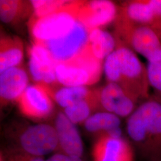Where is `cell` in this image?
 Instances as JSON below:
<instances>
[{"label":"cell","mask_w":161,"mask_h":161,"mask_svg":"<svg viewBox=\"0 0 161 161\" xmlns=\"http://www.w3.org/2000/svg\"><path fill=\"white\" fill-rule=\"evenodd\" d=\"M115 39V49L103 64L106 78L108 82L121 86L135 102L141 103L150 96L147 68L135 52L118 38Z\"/></svg>","instance_id":"1"},{"label":"cell","mask_w":161,"mask_h":161,"mask_svg":"<svg viewBox=\"0 0 161 161\" xmlns=\"http://www.w3.org/2000/svg\"><path fill=\"white\" fill-rule=\"evenodd\" d=\"M127 132L145 161H161V100L152 94L128 117Z\"/></svg>","instance_id":"2"},{"label":"cell","mask_w":161,"mask_h":161,"mask_svg":"<svg viewBox=\"0 0 161 161\" xmlns=\"http://www.w3.org/2000/svg\"><path fill=\"white\" fill-rule=\"evenodd\" d=\"M103 62L96 58L89 43L78 55L68 61L56 64L58 82L65 86H86L99 80Z\"/></svg>","instance_id":"3"},{"label":"cell","mask_w":161,"mask_h":161,"mask_svg":"<svg viewBox=\"0 0 161 161\" xmlns=\"http://www.w3.org/2000/svg\"><path fill=\"white\" fill-rule=\"evenodd\" d=\"M114 23V36L146 58L148 62L161 56V41L153 29L135 23L118 11Z\"/></svg>","instance_id":"4"},{"label":"cell","mask_w":161,"mask_h":161,"mask_svg":"<svg viewBox=\"0 0 161 161\" xmlns=\"http://www.w3.org/2000/svg\"><path fill=\"white\" fill-rule=\"evenodd\" d=\"M10 146L32 155L43 157L58 152L57 132L54 126L47 124L20 125L7 132Z\"/></svg>","instance_id":"5"},{"label":"cell","mask_w":161,"mask_h":161,"mask_svg":"<svg viewBox=\"0 0 161 161\" xmlns=\"http://www.w3.org/2000/svg\"><path fill=\"white\" fill-rule=\"evenodd\" d=\"M80 1H69L53 13L44 17H31L29 31L35 42H46L67 34L77 22L76 12Z\"/></svg>","instance_id":"6"},{"label":"cell","mask_w":161,"mask_h":161,"mask_svg":"<svg viewBox=\"0 0 161 161\" xmlns=\"http://www.w3.org/2000/svg\"><path fill=\"white\" fill-rule=\"evenodd\" d=\"M90 32L77 20L67 34L40 44L46 48L56 64L64 62L75 57L86 48L88 44Z\"/></svg>","instance_id":"7"},{"label":"cell","mask_w":161,"mask_h":161,"mask_svg":"<svg viewBox=\"0 0 161 161\" xmlns=\"http://www.w3.org/2000/svg\"><path fill=\"white\" fill-rule=\"evenodd\" d=\"M16 102L20 113L32 120L47 119L54 111V100L46 86L41 84L29 86Z\"/></svg>","instance_id":"8"},{"label":"cell","mask_w":161,"mask_h":161,"mask_svg":"<svg viewBox=\"0 0 161 161\" xmlns=\"http://www.w3.org/2000/svg\"><path fill=\"white\" fill-rule=\"evenodd\" d=\"M118 11L132 22L153 29L161 41V0L127 1Z\"/></svg>","instance_id":"9"},{"label":"cell","mask_w":161,"mask_h":161,"mask_svg":"<svg viewBox=\"0 0 161 161\" xmlns=\"http://www.w3.org/2000/svg\"><path fill=\"white\" fill-rule=\"evenodd\" d=\"M118 13V7L110 1H80L76 19L91 32L114 22Z\"/></svg>","instance_id":"10"},{"label":"cell","mask_w":161,"mask_h":161,"mask_svg":"<svg viewBox=\"0 0 161 161\" xmlns=\"http://www.w3.org/2000/svg\"><path fill=\"white\" fill-rule=\"evenodd\" d=\"M93 161H135L132 144L124 137L108 134L97 136L92 149Z\"/></svg>","instance_id":"11"},{"label":"cell","mask_w":161,"mask_h":161,"mask_svg":"<svg viewBox=\"0 0 161 161\" xmlns=\"http://www.w3.org/2000/svg\"><path fill=\"white\" fill-rule=\"evenodd\" d=\"M30 74L36 84L50 88L60 86L56 74V63L42 44L34 42L28 50Z\"/></svg>","instance_id":"12"},{"label":"cell","mask_w":161,"mask_h":161,"mask_svg":"<svg viewBox=\"0 0 161 161\" xmlns=\"http://www.w3.org/2000/svg\"><path fill=\"white\" fill-rule=\"evenodd\" d=\"M97 93L101 110L119 118L128 117L138 106L121 86L113 82L97 88Z\"/></svg>","instance_id":"13"},{"label":"cell","mask_w":161,"mask_h":161,"mask_svg":"<svg viewBox=\"0 0 161 161\" xmlns=\"http://www.w3.org/2000/svg\"><path fill=\"white\" fill-rule=\"evenodd\" d=\"M54 127L57 132L58 152L67 155L82 158L84 146L80 134L72 122L62 112L57 114Z\"/></svg>","instance_id":"14"},{"label":"cell","mask_w":161,"mask_h":161,"mask_svg":"<svg viewBox=\"0 0 161 161\" xmlns=\"http://www.w3.org/2000/svg\"><path fill=\"white\" fill-rule=\"evenodd\" d=\"M29 77L21 66L13 67L1 72L0 100L1 107L18 98L29 86Z\"/></svg>","instance_id":"15"},{"label":"cell","mask_w":161,"mask_h":161,"mask_svg":"<svg viewBox=\"0 0 161 161\" xmlns=\"http://www.w3.org/2000/svg\"><path fill=\"white\" fill-rule=\"evenodd\" d=\"M23 46L21 40L16 36L1 32L0 39V72L21 66L23 60Z\"/></svg>","instance_id":"16"},{"label":"cell","mask_w":161,"mask_h":161,"mask_svg":"<svg viewBox=\"0 0 161 161\" xmlns=\"http://www.w3.org/2000/svg\"><path fill=\"white\" fill-rule=\"evenodd\" d=\"M102 111L98 98L97 89L92 90L87 97L64 109V114L74 124H82L93 115Z\"/></svg>","instance_id":"17"},{"label":"cell","mask_w":161,"mask_h":161,"mask_svg":"<svg viewBox=\"0 0 161 161\" xmlns=\"http://www.w3.org/2000/svg\"><path fill=\"white\" fill-rule=\"evenodd\" d=\"M33 13L31 1L1 0L0 18L4 23L16 25Z\"/></svg>","instance_id":"18"},{"label":"cell","mask_w":161,"mask_h":161,"mask_svg":"<svg viewBox=\"0 0 161 161\" xmlns=\"http://www.w3.org/2000/svg\"><path fill=\"white\" fill-rule=\"evenodd\" d=\"M53 100L64 109L87 97L92 90L86 86H59L54 88H47Z\"/></svg>","instance_id":"19"},{"label":"cell","mask_w":161,"mask_h":161,"mask_svg":"<svg viewBox=\"0 0 161 161\" xmlns=\"http://www.w3.org/2000/svg\"><path fill=\"white\" fill-rule=\"evenodd\" d=\"M88 43L92 54L103 62L114 51L116 39L109 32L98 28L93 29L90 32Z\"/></svg>","instance_id":"20"},{"label":"cell","mask_w":161,"mask_h":161,"mask_svg":"<svg viewBox=\"0 0 161 161\" xmlns=\"http://www.w3.org/2000/svg\"><path fill=\"white\" fill-rule=\"evenodd\" d=\"M84 125L88 132L94 134L97 137L120 127L121 119L115 114L100 111L90 116L84 122Z\"/></svg>","instance_id":"21"},{"label":"cell","mask_w":161,"mask_h":161,"mask_svg":"<svg viewBox=\"0 0 161 161\" xmlns=\"http://www.w3.org/2000/svg\"><path fill=\"white\" fill-rule=\"evenodd\" d=\"M69 1L61 0H35L31 1L33 8L32 17H44L58 11Z\"/></svg>","instance_id":"22"},{"label":"cell","mask_w":161,"mask_h":161,"mask_svg":"<svg viewBox=\"0 0 161 161\" xmlns=\"http://www.w3.org/2000/svg\"><path fill=\"white\" fill-rule=\"evenodd\" d=\"M150 87L153 90V96L161 100V56L148 62L147 66Z\"/></svg>","instance_id":"23"},{"label":"cell","mask_w":161,"mask_h":161,"mask_svg":"<svg viewBox=\"0 0 161 161\" xmlns=\"http://www.w3.org/2000/svg\"><path fill=\"white\" fill-rule=\"evenodd\" d=\"M5 161H46L43 157L32 155L12 146L1 151Z\"/></svg>","instance_id":"24"},{"label":"cell","mask_w":161,"mask_h":161,"mask_svg":"<svg viewBox=\"0 0 161 161\" xmlns=\"http://www.w3.org/2000/svg\"><path fill=\"white\" fill-rule=\"evenodd\" d=\"M46 161H83V160L82 158L71 156L60 152H56L48 158Z\"/></svg>","instance_id":"25"},{"label":"cell","mask_w":161,"mask_h":161,"mask_svg":"<svg viewBox=\"0 0 161 161\" xmlns=\"http://www.w3.org/2000/svg\"><path fill=\"white\" fill-rule=\"evenodd\" d=\"M0 161H5L4 157V155H3V154L1 152H0Z\"/></svg>","instance_id":"26"}]
</instances>
